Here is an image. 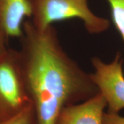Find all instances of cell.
Segmentation results:
<instances>
[{
  "instance_id": "277c9868",
  "label": "cell",
  "mask_w": 124,
  "mask_h": 124,
  "mask_svg": "<svg viewBox=\"0 0 124 124\" xmlns=\"http://www.w3.org/2000/svg\"><path fill=\"white\" fill-rule=\"evenodd\" d=\"M91 62L94 71L90 75L106 101L108 113L119 114L124 108V74L121 54L118 52L109 63H105L97 57L93 58Z\"/></svg>"
},
{
  "instance_id": "ba28073f",
  "label": "cell",
  "mask_w": 124,
  "mask_h": 124,
  "mask_svg": "<svg viewBox=\"0 0 124 124\" xmlns=\"http://www.w3.org/2000/svg\"><path fill=\"white\" fill-rule=\"evenodd\" d=\"M0 124H37L33 105H30L13 117L1 121Z\"/></svg>"
},
{
  "instance_id": "5b68a950",
  "label": "cell",
  "mask_w": 124,
  "mask_h": 124,
  "mask_svg": "<svg viewBox=\"0 0 124 124\" xmlns=\"http://www.w3.org/2000/svg\"><path fill=\"white\" fill-rule=\"evenodd\" d=\"M105 98L98 93L85 101L63 108L56 124H103Z\"/></svg>"
},
{
  "instance_id": "9c48e42d",
  "label": "cell",
  "mask_w": 124,
  "mask_h": 124,
  "mask_svg": "<svg viewBox=\"0 0 124 124\" xmlns=\"http://www.w3.org/2000/svg\"><path fill=\"white\" fill-rule=\"evenodd\" d=\"M103 124H124V117L119 114L105 113L103 117Z\"/></svg>"
},
{
  "instance_id": "52a82bcc",
  "label": "cell",
  "mask_w": 124,
  "mask_h": 124,
  "mask_svg": "<svg viewBox=\"0 0 124 124\" xmlns=\"http://www.w3.org/2000/svg\"><path fill=\"white\" fill-rule=\"evenodd\" d=\"M110 11L111 19L124 43V0H105Z\"/></svg>"
},
{
  "instance_id": "30bf717a",
  "label": "cell",
  "mask_w": 124,
  "mask_h": 124,
  "mask_svg": "<svg viewBox=\"0 0 124 124\" xmlns=\"http://www.w3.org/2000/svg\"><path fill=\"white\" fill-rule=\"evenodd\" d=\"M8 39L4 31L0 28V56L8 48L7 45Z\"/></svg>"
},
{
  "instance_id": "3957f363",
  "label": "cell",
  "mask_w": 124,
  "mask_h": 124,
  "mask_svg": "<svg viewBox=\"0 0 124 124\" xmlns=\"http://www.w3.org/2000/svg\"><path fill=\"white\" fill-rule=\"evenodd\" d=\"M31 104L19 51L8 48L0 56V122Z\"/></svg>"
},
{
  "instance_id": "8992f818",
  "label": "cell",
  "mask_w": 124,
  "mask_h": 124,
  "mask_svg": "<svg viewBox=\"0 0 124 124\" xmlns=\"http://www.w3.org/2000/svg\"><path fill=\"white\" fill-rule=\"evenodd\" d=\"M31 15V0H0V28L8 38H21L25 19Z\"/></svg>"
},
{
  "instance_id": "6da1fadb",
  "label": "cell",
  "mask_w": 124,
  "mask_h": 124,
  "mask_svg": "<svg viewBox=\"0 0 124 124\" xmlns=\"http://www.w3.org/2000/svg\"><path fill=\"white\" fill-rule=\"evenodd\" d=\"M20 39L18 51L37 124H56L63 108L99 93L90 74L62 48L53 25L40 29L25 21Z\"/></svg>"
},
{
  "instance_id": "7a4b0ae2",
  "label": "cell",
  "mask_w": 124,
  "mask_h": 124,
  "mask_svg": "<svg viewBox=\"0 0 124 124\" xmlns=\"http://www.w3.org/2000/svg\"><path fill=\"white\" fill-rule=\"evenodd\" d=\"M31 21L37 28L44 29L54 23L79 19L92 35L108 30L110 22L91 11L89 0H31Z\"/></svg>"
}]
</instances>
